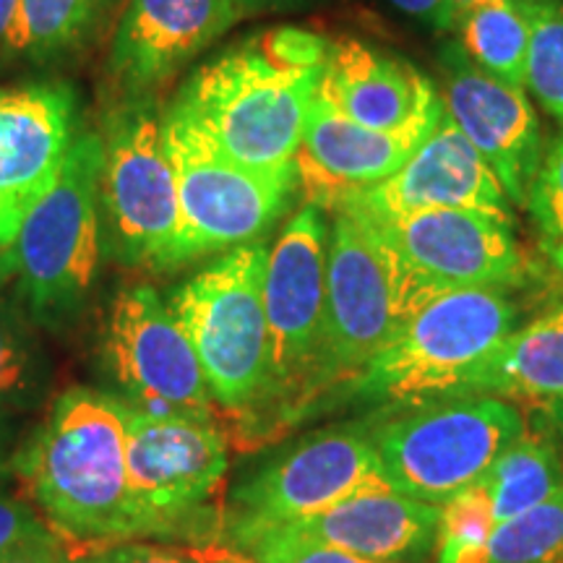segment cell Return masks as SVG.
I'll list each match as a JSON object with an SVG mask.
<instances>
[{"label":"cell","instance_id":"5bb4252c","mask_svg":"<svg viewBox=\"0 0 563 563\" xmlns=\"http://www.w3.org/2000/svg\"><path fill=\"white\" fill-rule=\"evenodd\" d=\"M365 220L382 232L399 262L431 290H449V287L509 290L525 285L532 274L509 220L464 209L402 211V214L365 217Z\"/></svg>","mask_w":563,"mask_h":563},{"label":"cell","instance_id":"d4e9b609","mask_svg":"<svg viewBox=\"0 0 563 563\" xmlns=\"http://www.w3.org/2000/svg\"><path fill=\"white\" fill-rule=\"evenodd\" d=\"M462 51L490 76L527 89L530 24L519 0H488L456 19Z\"/></svg>","mask_w":563,"mask_h":563},{"label":"cell","instance_id":"30bf717a","mask_svg":"<svg viewBox=\"0 0 563 563\" xmlns=\"http://www.w3.org/2000/svg\"><path fill=\"white\" fill-rule=\"evenodd\" d=\"M162 123L178 186L183 264L262 241L290 207L298 188L295 165L285 170H253L224 157L175 112L167 110Z\"/></svg>","mask_w":563,"mask_h":563},{"label":"cell","instance_id":"d6a6232c","mask_svg":"<svg viewBox=\"0 0 563 563\" xmlns=\"http://www.w3.org/2000/svg\"><path fill=\"white\" fill-rule=\"evenodd\" d=\"M47 538H55V532L32 504L0 493V559Z\"/></svg>","mask_w":563,"mask_h":563},{"label":"cell","instance_id":"9a60e30c","mask_svg":"<svg viewBox=\"0 0 563 563\" xmlns=\"http://www.w3.org/2000/svg\"><path fill=\"white\" fill-rule=\"evenodd\" d=\"M76 136L68 87H0V249H11L30 211L51 194Z\"/></svg>","mask_w":563,"mask_h":563},{"label":"cell","instance_id":"8fae6325","mask_svg":"<svg viewBox=\"0 0 563 563\" xmlns=\"http://www.w3.org/2000/svg\"><path fill=\"white\" fill-rule=\"evenodd\" d=\"M378 485L391 483L378 456L376 428L363 422L321 428L232 490L230 534L245 548L256 534L298 522Z\"/></svg>","mask_w":563,"mask_h":563},{"label":"cell","instance_id":"9c48e42d","mask_svg":"<svg viewBox=\"0 0 563 563\" xmlns=\"http://www.w3.org/2000/svg\"><path fill=\"white\" fill-rule=\"evenodd\" d=\"M522 431L517 407L490 394H460L418 405L376 428V446L394 488L441 506L481 483Z\"/></svg>","mask_w":563,"mask_h":563},{"label":"cell","instance_id":"ab89813d","mask_svg":"<svg viewBox=\"0 0 563 563\" xmlns=\"http://www.w3.org/2000/svg\"><path fill=\"white\" fill-rule=\"evenodd\" d=\"M13 13H16V0H0V47H5Z\"/></svg>","mask_w":563,"mask_h":563},{"label":"cell","instance_id":"603a6c76","mask_svg":"<svg viewBox=\"0 0 563 563\" xmlns=\"http://www.w3.org/2000/svg\"><path fill=\"white\" fill-rule=\"evenodd\" d=\"M481 394L543 405L563 397V302L506 340L485 373Z\"/></svg>","mask_w":563,"mask_h":563},{"label":"cell","instance_id":"e575fe53","mask_svg":"<svg viewBox=\"0 0 563 563\" xmlns=\"http://www.w3.org/2000/svg\"><path fill=\"white\" fill-rule=\"evenodd\" d=\"M0 563H66V545L55 534V538L40 540V543L24 545L19 551L3 555Z\"/></svg>","mask_w":563,"mask_h":563},{"label":"cell","instance_id":"8992f818","mask_svg":"<svg viewBox=\"0 0 563 563\" xmlns=\"http://www.w3.org/2000/svg\"><path fill=\"white\" fill-rule=\"evenodd\" d=\"M327 251L323 209L306 203L269 251L264 311L269 329V431L290 426L327 391Z\"/></svg>","mask_w":563,"mask_h":563},{"label":"cell","instance_id":"8d00e7d4","mask_svg":"<svg viewBox=\"0 0 563 563\" xmlns=\"http://www.w3.org/2000/svg\"><path fill=\"white\" fill-rule=\"evenodd\" d=\"M241 16H249V13H269V11H290L298 9V5L308 3V0H235Z\"/></svg>","mask_w":563,"mask_h":563},{"label":"cell","instance_id":"d6986e66","mask_svg":"<svg viewBox=\"0 0 563 563\" xmlns=\"http://www.w3.org/2000/svg\"><path fill=\"white\" fill-rule=\"evenodd\" d=\"M238 19L235 0H129L112 34V81L129 100L152 95Z\"/></svg>","mask_w":563,"mask_h":563},{"label":"cell","instance_id":"ac0fdd59","mask_svg":"<svg viewBox=\"0 0 563 563\" xmlns=\"http://www.w3.org/2000/svg\"><path fill=\"white\" fill-rule=\"evenodd\" d=\"M443 112H428L397 131H376L344 118L316 91L295 170L308 203L334 211L344 196L382 183L399 170L435 129Z\"/></svg>","mask_w":563,"mask_h":563},{"label":"cell","instance_id":"f546056e","mask_svg":"<svg viewBox=\"0 0 563 563\" xmlns=\"http://www.w3.org/2000/svg\"><path fill=\"white\" fill-rule=\"evenodd\" d=\"M527 207L538 222L545 251L563 272V133L534 175Z\"/></svg>","mask_w":563,"mask_h":563},{"label":"cell","instance_id":"7a4b0ae2","mask_svg":"<svg viewBox=\"0 0 563 563\" xmlns=\"http://www.w3.org/2000/svg\"><path fill=\"white\" fill-rule=\"evenodd\" d=\"M514 332L517 306L506 290H435L407 316L352 391L394 407L481 394L485 373Z\"/></svg>","mask_w":563,"mask_h":563},{"label":"cell","instance_id":"e0dca14e","mask_svg":"<svg viewBox=\"0 0 563 563\" xmlns=\"http://www.w3.org/2000/svg\"><path fill=\"white\" fill-rule=\"evenodd\" d=\"M509 203L501 180L443 110L435 129L397 173L347 194L334 211L389 217L402 211L464 209L511 222Z\"/></svg>","mask_w":563,"mask_h":563},{"label":"cell","instance_id":"4dcf8cb0","mask_svg":"<svg viewBox=\"0 0 563 563\" xmlns=\"http://www.w3.org/2000/svg\"><path fill=\"white\" fill-rule=\"evenodd\" d=\"M249 551L256 563H407V561H376L363 555L340 551V548L316 543L300 534L285 530H269L251 540Z\"/></svg>","mask_w":563,"mask_h":563},{"label":"cell","instance_id":"4316f807","mask_svg":"<svg viewBox=\"0 0 563 563\" xmlns=\"http://www.w3.org/2000/svg\"><path fill=\"white\" fill-rule=\"evenodd\" d=\"M530 24L527 89L563 123V0H519Z\"/></svg>","mask_w":563,"mask_h":563},{"label":"cell","instance_id":"4fadbf2b","mask_svg":"<svg viewBox=\"0 0 563 563\" xmlns=\"http://www.w3.org/2000/svg\"><path fill=\"white\" fill-rule=\"evenodd\" d=\"M125 467L136 538L188 532L228 473V443L217 420L159 418L129 407Z\"/></svg>","mask_w":563,"mask_h":563},{"label":"cell","instance_id":"83f0119b","mask_svg":"<svg viewBox=\"0 0 563 563\" xmlns=\"http://www.w3.org/2000/svg\"><path fill=\"white\" fill-rule=\"evenodd\" d=\"M496 530L488 488L470 485L439 506V563H490Z\"/></svg>","mask_w":563,"mask_h":563},{"label":"cell","instance_id":"60d3db41","mask_svg":"<svg viewBox=\"0 0 563 563\" xmlns=\"http://www.w3.org/2000/svg\"><path fill=\"white\" fill-rule=\"evenodd\" d=\"M543 407H545L548 420H551L553 426H555V431H559V433L563 435V397L551 399V402H545Z\"/></svg>","mask_w":563,"mask_h":563},{"label":"cell","instance_id":"1f68e13d","mask_svg":"<svg viewBox=\"0 0 563 563\" xmlns=\"http://www.w3.org/2000/svg\"><path fill=\"white\" fill-rule=\"evenodd\" d=\"M66 563H199L194 548L110 540L95 545H66Z\"/></svg>","mask_w":563,"mask_h":563},{"label":"cell","instance_id":"f1b7e54d","mask_svg":"<svg viewBox=\"0 0 563 563\" xmlns=\"http://www.w3.org/2000/svg\"><path fill=\"white\" fill-rule=\"evenodd\" d=\"M490 563H563V490L545 504L496 525Z\"/></svg>","mask_w":563,"mask_h":563},{"label":"cell","instance_id":"2e32d148","mask_svg":"<svg viewBox=\"0 0 563 563\" xmlns=\"http://www.w3.org/2000/svg\"><path fill=\"white\" fill-rule=\"evenodd\" d=\"M441 104L488 162L511 203L522 207L543 165L540 123L525 89L475 66L460 47L443 53Z\"/></svg>","mask_w":563,"mask_h":563},{"label":"cell","instance_id":"d590c367","mask_svg":"<svg viewBox=\"0 0 563 563\" xmlns=\"http://www.w3.org/2000/svg\"><path fill=\"white\" fill-rule=\"evenodd\" d=\"M199 563H256L249 555H243L235 548H222V545H199L194 548Z\"/></svg>","mask_w":563,"mask_h":563},{"label":"cell","instance_id":"277c9868","mask_svg":"<svg viewBox=\"0 0 563 563\" xmlns=\"http://www.w3.org/2000/svg\"><path fill=\"white\" fill-rule=\"evenodd\" d=\"M321 70L287 66L253 37L196 70L170 112L238 165L285 170L298 157Z\"/></svg>","mask_w":563,"mask_h":563},{"label":"cell","instance_id":"f35d334b","mask_svg":"<svg viewBox=\"0 0 563 563\" xmlns=\"http://www.w3.org/2000/svg\"><path fill=\"white\" fill-rule=\"evenodd\" d=\"M11 279H16V258H13V245L11 249H0V292L5 290Z\"/></svg>","mask_w":563,"mask_h":563},{"label":"cell","instance_id":"484cf974","mask_svg":"<svg viewBox=\"0 0 563 563\" xmlns=\"http://www.w3.org/2000/svg\"><path fill=\"white\" fill-rule=\"evenodd\" d=\"M40 329L21 302L0 298V415L32 410L51 382V365L42 350Z\"/></svg>","mask_w":563,"mask_h":563},{"label":"cell","instance_id":"74e56055","mask_svg":"<svg viewBox=\"0 0 563 563\" xmlns=\"http://www.w3.org/2000/svg\"><path fill=\"white\" fill-rule=\"evenodd\" d=\"M11 443H13L11 420L0 415V477L9 473L11 467Z\"/></svg>","mask_w":563,"mask_h":563},{"label":"cell","instance_id":"836d02e7","mask_svg":"<svg viewBox=\"0 0 563 563\" xmlns=\"http://www.w3.org/2000/svg\"><path fill=\"white\" fill-rule=\"evenodd\" d=\"M389 3L420 24L431 26L433 32L454 30L456 19H460L452 0H389Z\"/></svg>","mask_w":563,"mask_h":563},{"label":"cell","instance_id":"ffe728a7","mask_svg":"<svg viewBox=\"0 0 563 563\" xmlns=\"http://www.w3.org/2000/svg\"><path fill=\"white\" fill-rule=\"evenodd\" d=\"M319 95L344 118L376 131H397L441 108L433 84L412 63L352 37L329 40Z\"/></svg>","mask_w":563,"mask_h":563},{"label":"cell","instance_id":"5b68a950","mask_svg":"<svg viewBox=\"0 0 563 563\" xmlns=\"http://www.w3.org/2000/svg\"><path fill=\"white\" fill-rule=\"evenodd\" d=\"M100 173L102 139L84 131L70 146L60 178L13 241L19 302L47 332L74 327L95 295L104 253Z\"/></svg>","mask_w":563,"mask_h":563},{"label":"cell","instance_id":"7402d4cb","mask_svg":"<svg viewBox=\"0 0 563 563\" xmlns=\"http://www.w3.org/2000/svg\"><path fill=\"white\" fill-rule=\"evenodd\" d=\"M121 0H16L5 51L30 63L79 55L100 37Z\"/></svg>","mask_w":563,"mask_h":563},{"label":"cell","instance_id":"6da1fadb","mask_svg":"<svg viewBox=\"0 0 563 563\" xmlns=\"http://www.w3.org/2000/svg\"><path fill=\"white\" fill-rule=\"evenodd\" d=\"M125 412L115 394L70 386L16 454L13 475L63 545L133 540Z\"/></svg>","mask_w":563,"mask_h":563},{"label":"cell","instance_id":"44dd1931","mask_svg":"<svg viewBox=\"0 0 563 563\" xmlns=\"http://www.w3.org/2000/svg\"><path fill=\"white\" fill-rule=\"evenodd\" d=\"M316 543L376 561L418 559L439 534V506L405 496L391 485L357 490L327 509L277 527Z\"/></svg>","mask_w":563,"mask_h":563},{"label":"cell","instance_id":"3957f363","mask_svg":"<svg viewBox=\"0 0 563 563\" xmlns=\"http://www.w3.org/2000/svg\"><path fill=\"white\" fill-rule=\"evenodd\" d=\"M264 241L238 245L175 287L167 308L194 344L214 405L243 426V435L269 428V329Z\"/></svg>","mask_w":563,"mask_h":563},{"label":"cell","instance_id":"52a82bcc","mask_svg":"<svg viewBox=\"0 0 563 563\" xmlns=\"http://www.w3.org/2000/svg\"><path fill=\"white\" fill-rule=\"evenodd\" d=\"M102 245L131 269L167 272L180 258V203L165 123L146 97L112 110L100 133Z\"/></svg>","mask_w":563,"mask_h":563},{"label":"cell","instance_id":"b9f144b4","mask_svg":"<svg viewBox=\"0 0 563 563\" xmlns=\"http://www.w3.org/2000/svg\"><path fill=\"white\" fill-rule=\"evenodd\" d=\"M452 3H454V9H456V16H462L464 11L475 9V5H481V3H488V0H452Z\"/></svg>","mask_w":563,"mask_h":563},{"label":"cell","instance_id":"7c38bea8","mask_svg":"<svg viewBox=\"0 0 563 563\" xmlns=\"http://www.w3.org/2000/svg\"><path fill=\"white\" fill-rule=\"evenodd\" d=\"M102 363L118 397L159 418L214 420V399L186 332L146 282L123 287L110 302Z\"/></svg>","mask_w":563,"mask_h":563},{"label":"cell","instance_id":"ba28073f","mask_svg":"<svg viewBox=\"0 0 563 563\" xmlns=\"http://www.w3.org/2000/svg\"><path fill=\"white\" fill-rule=\"evenodd\" d=\"M433 292L399 262L365 217L334 211L327 251V368L332 389L355 386L407 316Z\"/></svg>","mask_w":563,"mask_h":563},{"label":"cell","instance_id":"cb8c5ba5","mask_svg":"<svg viewBox=\"0 0 563 563\" xmlns=\"http://www.w3.org/2000/svg\"><path fill=\"white\" fill-rule=\"evenodd\" d=\"M483 485L488 488L493 519L504 525L563 490V462L551 441L522 431L498 454Z\"/></svg>","mask_w":563,"mask_h":563}]
</instances>
